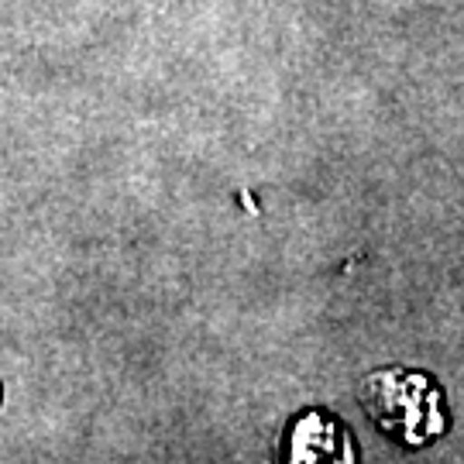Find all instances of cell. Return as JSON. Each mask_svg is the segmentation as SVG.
I'll use <instances>...</instances> for the list:
<instances>
[{
	"label": "cell",
	"mask_w": 464,
	"mask_h": 464,
	"mask_svg": "<svg viewBox=\"0 0 464 464\" xmlns=\"http://www.w3.org/2000/svg\"><path fill=\"white\" fill-rule=\"evenodd\" d=\"M289 461H351L348 433L337 430V423H334L331 416H303L296 423V430H293V440H289Z\"/></svg>",
	"instance_id": "2"
},
{
	"label": "cell",
	"mask_w": 464,
	"mask_h": 464,
	"mask_svg": "<svg viewBox=\"0 0 464 464\" xmlns=\"http://www.w3.org/2000/svg\"><path fill=\"white\" fill-rule=\"evenodd\" d=\"M362 406L392 440L423 448L444 430L440 392L427 375L416 372H375L362 382Z\"/></svg>",
	"instance_id": "1"
}]
</instances>
